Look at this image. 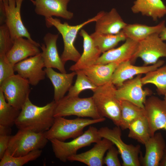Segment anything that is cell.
I'll list each match as a JSON object with an SVG mask.
<instances>
[{"instance_id": "6da1fadb", "label": "cell", "mask_w": 166, "mask_h": 166, "mask_svg": "<svg viewBox=\"0 0 166 166\" xmlns=\"http://www.w3.org/2000/svg\"><path fill=\"white\" fill-rule=\"evenodd\" d=\"M56 105L54 101L42 106L34 104L27 99L21 110L15 124L19 129L44 132L53 125Z\"/></svg>"}, {"instance_id": "7a4b0ae2", "label": "cell", "mask_w": 166, "mask_h": 166, "mask_svg": "<svg viewBox=\"0 0 166 166\" xmlns=\"http://www.w3.org/2000/svg\"><path fill=\"white\" fill-rule=\"evenodd\" d=\"M103 12L104 11H101L93 18L75 26L70 25L66 22L62 23L60 20L52 17L45 18L46 26L48 28L54 26L62 36L64 48L61 58L65 65L69 61L76 62L81 56V55L74 45V42L79 31L87 24L96 22L101 16Z\"/></svg>"}, {"instance_id": "3957f363", "label": "cell", "mask_w": 166, "mask_h": 166, "mask_svg": "<svg viewBox=\"0 0 166 166\" xmlns=\"http://www.w3.org/2000/svg\"><path fill=\"white\" fill-rule=\"evenodd\" d=\"M105 120V117L95 119L78 117L68 119L63 117H56L52 126L44 133L49 140L56 139L64 141L67 139H74L82 135L86 127Z\"/></svg>"}, {"instance_id": "277c9868", "label": "cell", "mask_w": 166, "mask_h": 166, "mask_svg": "<svg viewBox=\"0 0 166 166\" xmlns=\"http://www.w3.org/2000/svg\"><path fill=\"white\" fill-rule=\"evenodd\" d=\"M117 88L111 81L98 87L92 96L98 113L102 117L111 120L120 126L121 109L120 101L116 97Z\"/></svg>"}, {"instance_id": "5b68a950", "label": "cell", "mask_w": 166, "mask_h": 166, "mask_svg": "<svg viewBox=\"0 0 166 166\" xmlns=\"http://www.w3.org/2000/svg\"><path fill=\"white\" fill-rule=\"evenodd\" d=\"M98 119L101 117L96 107L92 97L80 98L68 95L56 102L55 117L70 116Z\"/></svg>"}, {"instance_id": "8992f818", "label": "cell", "mask_w": 166, "mask_h": 166, "mask_svg": "<svg viewBox=\"0 0 166 166\" xmlns=\"http://www.w3.org/2000/svg\"><path fill=\"white\" fill-rule=\"evenodd\" d=\"M102 138L98 133V129L90 126L88 129L80 136L69 142H65L56 139L49 140L56 158L63 162H66L71 156L77 154L80 149L96 143Z\"/></svg>"}, {"instance_id": "52a82bcc", "label": "cell", "mask_w": 166, "mask_h": 166, "mask_svg": "<svg viewBox=\"0 0 166 166\" xmlns=\"http://www.w3.org/2000/svg\"><path fill=\"white\" fill-rule=\"evenodd\" d=\"M48 140L44 132L19 129L15 135L11 136L6 152L14 157L25 155L33 151L43 148Z\"/></svg>"}, {"instance_id": "ba28073f", "label": "cell", "mask_w": 166, "mask_h": 166, "mask_svg": "<svg viewBox=\"0 0 166 166\" xmlns=\"http://www.w3.org/2000/svg\"><path fill=\"white\" fill-rule=\"evenodd\" d=\"M24 0H3L0 1V11L3 20L7 27L11 38L15 39L23 37L35 42L24 25L21 17V9Z\"/></svg>"}, {"instance_id": "9c48e42d", "label": "cell", "mask_w": 166, "mask_h": 166, "mask_svg": "<svg viewBox=\"0 0 166 166\" xmlns=\"http://www.w3.org/2000/svg\"><path fill=\"white\" fill-rule=\"evenodd\" d=\"M121 129L117 126L112 129L104 127L100 128L98 132L102 138L109 140L116 146L122 160V166H141L139 156L141 152L140 145L127 144L124 142L121 137Z\"/></svg>"}, {"instance_id": "30bf717a", "label": "cell", "mask_w": 166, "mask_h": 166, "mask_svg": "<svg viewBox=\"0 0 166 166\" xmlns=\"http://www.w3.org/2000/svg\"><path fill=\"white\" fill-rule=\"evenodd\" d=\"M30 85L27 79L15 74L0 84V90L8 103L21 110L29 98Z\"/></svg>"}, {"instance_id": "8fae6325", "label": "cell", "mask_w": 166, "mask_h": 166, "mask_svg": "<svg viewBox=\"0 0 166 166\" xmlns=\"http://www.w3.org/2000/svg\"><path fill=\"white\" fill-rule=\"evenodd\" d=\"M159 34H153L138 42L132 63L140 58L144 65L156 63L162 57H166V43L160 38Z\"/></svg>"}, {"instance_id": "7c38bea8", "label": "cell", "mask_w": 166, "mask_h": 166, "mask_svg": "<svg viewBox=\"0 0 166 166\" xmlns=\"http://www.w3.org/2000/svg\"><path fill=\"white\" fill-rule=\"evenodd\" d=\"M141 78V74L137 75L125 81L117 88L116 95L117 99L129 102L144 109L147 97L152 94V92L148 89H143Z\"/></svg>"}, {"instance_id": "4fadbf2b", "label": "cell", "mask_w": 166, "mask_h": 166, "mask_svg": "<svg viewBox=\"0 0 166 166\" xmlns=\"http://www.w3.org/2000/svg\"><path fill=\"white\" fill-rule=\"evenodd\" d=\"M44 67L41 52L17 63L14 66V69L17 74L27 79L30 85L35 86L45 78L46 74L43 69Z\"/></svg>"}, {"instance_id": "5bb4252c", "label": "cell", "mask_w": 166, "mask_h": 166, "mask_svg": "<svg viewBox=\"0 0 166 166\" xmlns=\"http://www.w3.org/2000/svg\"><path fill=\"white\" fill-rule=\"evenodd\" d=\"M144 109L151 136L159 130L166 131V103L164 100L151 96L147 98Z\"/></svg>"}, {"instance_id": "9a60e30c", "label": "cell", "mask_w": 166, "mask_h": 166, "mask_svg": "<svg viewBox=\"0 0 166 166\" xmlns=\"http://www.w3.org/2000/svg\"><path fill=\"white\" fill-rule=\"evenodd\" d=\"M165 61L159 60L156 63L148 65H134L130 61L122 62L117 66L112 75L111 82L119 87L125 81L133 78L136 75L146 74L162 66Z\"/></svg>"}, {"instance_id": "2e32d148", "label": "cell", "mask_w": 166, "mask_h": 166, "mask_svg": "<svg viewBox=\"0 0 166 166\" xmlns=\"http://www.w3.org/2000/svg\"><path fill=\"white\" fill-rule=\"evenodd\" d=\"M138 42L127 38L120 46L102 53L95 64H105L111 63L119 64L128 61H130L132 63Z\"/></svg>"}, {"instance_id": "e0dca14e", "label": "cell", "mask_w": 166, "mask_h": 166, "mask_svg": "<svg viewBox=\"0 0 166 166\" xmlns=\"http://www.w3.org/2000/svg\"><path fill=\"white\" fill-rule=\"evenodd\" d=\"M59 34L48 33L43 38L44 44H42L40 47L45 67L55 68L60 72L66 73L65 64L62 62L58 53L57 42Z\"/></svg>"}, {"instance_id": "ac0fdd59", "label": "cell", "mask_w": 166, "mask_h": 166, "mask_svg": "<svg viewBox=\"0 0 166 166\" xmlns=\"http://www.w3.org/2000/svg\"><path fill=\"white\" fill-rule=\"evenodd\" d=\"M166 142L161 132L155 133L144 144L145 154H140L141 166H158L162 157Z\"/></svg>"}, {"instance_id": "d6986e66", "label": "cell", "mask_w": 166, "mask_h": 166, "mask_svg": "<svg viewBox=\"0 0 166 166\" xmlns=\"http://www.w3.org/2000/svg\"><path fill=\"white\" fill-rule=\"evenodd\" d=\"M113 145L109 140L103 138L90 149L72 156L68 158V161L81 162L88 166H103L105 153Z\"/></svg>"}, {"instance_id": "ffe728a7", "label": "cell", "mask_w": 166, "mask_h": 166, "mask_svg": "<svg viewBox=\"0 0 166 166\" xmlns=\"http://www.w3.org/2000/svg\"><path fill=\"white\" fill-rule=\"evenodd\" d=\"M70 0H35L36 13L45 17V18L55 16L67 20L72 19L73 13L67 9V5Z\"/></svg>"}, {"instance_id": "44dd1931", "label": "cell", "mask_w": 166, "mask_h": 166, "mask_svg": "<svg viewBox=\"0 0 166 166\" xmlns=\"http://www.w3.org/2000/svg\"><path fill=\"white\" fill-rule=\"evenodd\" d=\"M25 38L20 37L14 39L11 48L6 54L8 60L13 66L29 57L41 53L38 48L40 45L38 43Z\"/></svg>"}, {"instance_id": "7402d4cb", "label": "cell", "mask_w": 166, "mask_h": 166, "mask_svg": "<svg viewBox=\"0 0 166 166\" xmlns=\"http://www.w3.org/2000/svg\"><path fill=\"white\" fill-rule=\"evenodd\" d=\"M79 34L83 38V51L77 61L70 67L69 70L72 71L81 70L94 64L101 53L85 30H81Z\"/></svg>"}, {"instance_id": "603a6c76", "label": "cell", "mask_w": 166, "mask_h": 166, "mask_svg": "<svg viewBox=\"0 0 166 166\" xmlns=\"http://www.w3.org/2000/svg\"><path fill=\"white\" fill-rule=\"evenodd\" d=\"M96 22L95 32L109 34H118L127 24L115 8L108 12L104 11Z\"/></svg>"}, {"instance_id": "cb8c5ba5", "label": "cell", "mask_w": 166, "mask_h": 166, "mask_svg": "<svg viewBox=\"0 0 166 166\" xmlns=\"http://www.w3.org/2000/svg\"><path fill=\"white\" fill-rule=\"evenodd\" d=\"M44 70L53 86L54 100L57 102L63 97L65 93L69 91L72 86L76 73L73 71L69 73H59L51 68H46Z\"/></svg>"}, {"instance_id": "d4e9b609", "label": "cell", "mask_w": 166, "mask_h": 166, "mask_svg": "<svg viewBox=\"0 0 166 166\" xmlns=\"http://www.w3.org/2000/svg\"><path fill=\"white\" fill-rule=\"evenodd\" d=\"M131 10L133 13H140L154 21L166 14V6L161 0H136Z\"/></svg>"}, {"instance_id": "484cf974", "label": "cell", "mask_w": 166, "mask_h": 166, "mask_svg": "<svg viewBox=\"0 0 166 166\" xmlns=\"http://www.w3.org/2000/svg\"><path fill=\"white\" fill-rule=\"evenodd\" d=\"M119 64H94L81 70L97 86L111 81L115 69Z\"/></svg>"}, {"instance_id": "4316f807", "label": "cell", "mask_w": 166, "mask_h": 166, "mask_svg": "<svg viewBox=\"0 0 166 166\" xmlns=\"http://www.w3.org/2000/svg\"><path fill=\"white\" fill-rule=\"evenodd\" d=\"M165 26V21L154 26L138 23L127 24L122 31L127 38L139 42L153 34H160Z\"/></svg>"}, {"instance_id": "83f0119b", "label": "cell", "mask_w": 166, "mask_h": 166, "mask_svg": "<svg viewBox=\"0 0 166 166\" xmlns=\"http://www.w3.org/2000/svg\"><path fill=\"white\" fill-rule=\"evenodd\" d=\"M96 46L101 53L112 49L120 42L125 40L126 37L122 30L116 34H109L96 32L90 35Z\"/></svg>"}, {"instance_id": "f1b7e54d", "label": "cell", "mask_w": 166, "mask_h": 166, "mask_svg": "<svg viewBox=\"0 0 166 166\" xmlns=\"http://www.w3.org/2000/svg\"><path fill=\"white\" fill-rule=\"evenodd\" d=\"M128 129V137L144 145L151 136L149 124L145 115L135 120Z\"/></svg>"}, {"instance_id": "f546056e", "label": "cell", "mask_w": 166, "mask_h": 166, "mask_svg": "<svg viewBox=\"0 0 166 166\" xmlns=\"http://www.w3.org/2000/svg\"><path fill=\"white\" fill-rule=\"evenodd\" d=\"M120 102L121 120L120 127L121 129H128L133 121L145 115L144 109L127 101H120Z\"/></svg>"}, {"instance_id": "4dcf8cb0", "label": "cell", "mask_w": 166, "mask_h": 166, "mask_svg": "<svg viewBox=\"0 0 166 166\" xmlns=\"http://www.w3.org/2000/svg\"><path fill=\"white\" fill-rule=\"evenodd\" d=\"M162 66L146 73L142 77L141 81L143 85L153 84L156 88L157 93L164 95L166 93V65Z\"/></svg>"}, {"instance_id": "1f68e13d", "label": "cell", "mask_w": 166, "mask_h": 166, "mask_svg": "<svg viewBox=\"0 0 166 166\" xmlns=\"http://www.w3.org/2000/svg\"><path fill=\"white\" fill-rule=\"evenodd\" d=\"M20 111L7 102L0 90V125L11 127L15 124Z\"/></svg>"}, {"instance_id": "d6a6232c", "label": "cell", "mask_w": 166, "mask_h": 166, "mask_svg": "<svg viewBox=\"0 0 166 166\" xmlns=\"http://www.w3.org/2000/svg\"><path fill=\"white\" fill-rule=\"evenodd\" d=\"M42 151H33L25 155L14 157L6 152L1 159L0 166H22L28 162L36 160L41 155Z\"/></svg>"}, {"instance_id": "836d02e7", "label": "cell", "mask_w": 166, "mask_h": 166, "mask_svg": "<svg viewBox=\"0 0 166 166\" xmlns=\"http://www.w3.org/2000/svg\"><path fill=\"white\" fill-rule=\"evenodd\" d=\"M77 78L75 84L72 85L67 95L72 97H78L82 91L87 89L94 92L98 87L81 70L75 71Z\"/></svg>"}, {"instance_id": "e575fe53", "label": "cell", "mask_w": 166, "mask_h": 166, "mask_svg": "<svg viewBox=\"0 0 166 166\" xmlns=\"http://www.w3.org/2000/svg\"><path fill=\"white\" fill-rule=\"evenodd\" d=\"M13 40L9 30L5 24L0 26V54H6L11 48Z\"/></svg>"}, {"instance_id": "d590c367", "label": "cell", "mask_w": 166, "mask_h": 166, "mask_svg": "<svg viewBox=\"0 0 166 166\" xmlns=\"http://www.w3.org/2000/svg\"><path fill=\"white\" fill-rule=\"evenodd\" d=\"M14 66L8 61L6 54H0V84L15 74Z\"/></svg>"}, {"instance_id": "8d00e7d4", "label": "cell", "mask_w": 166, "mask_h": 166, "mask_svg": "<svg viewBox=\"0 0 166 166\" xmlns=\"http://www.w3.org/2000/svg\"><path fill=\"white\" fill-rule=\"evenodd\" d=\"M119 154L117 149L113 145L108 150L106 156L104 157V164L107 166H121L118 157Z\"/></svg>"}, {"instance_id": "74e56055", "label": "cell", "mask_w": 166, "mask_h": 166, "mask_svg": "<svg viewBox=\"0 0 166 166\" xmlns=\"http://www.w3.org/2000/svg\"><path fill=\"white\" fill-rule=\"evenodd\" d=\"M11 136L10 135H0V159L4 155L8 146Z\"/></svg>"}, {"instance_id": "f35d334b", "label": "cell", "mask_w": 166, "mask_h": 166, "mask_svg": "<svg viewBox=\"0 0 166 166\" xmlns=\"http://www.w3.org/2000/svg\"><path fill=\"white\" fill-rule=\"evenodd\" d=\"M11 132V127L0 125V135H10Z\"/></svg>"}, {"instance_id": "ab89813d", "label": "cell", "mask_w": 166, "mask_h": 166, "mask_svg": "<svg viewBox=\"0 0 166 166\" xmlns=\"http://www.w3.org/2000/svg\"><path fill=\"white\" fill-rule=\"evenodd\" d=\"M159 166H166V144L162 157Z\"/></svg>"}, {"instance_id": "60d3db41", "label": "cell", "mask_w": 166, "mask_h": 166, "mask_svg": "<svg viewBox=\"0 0 166 166\" xmlns=\"http://www.w3.org/2000/svg\"><path fill=\"white\" fill-rule=\"evenodd\" d=\"M159 36L161 39L163 41L166 40V26L164 28L160 33Z\"/></svg>"}, {"instance_id": "b9f144b4", "label": "cell", "mask_w": 166, "mask_h": 166, "mask_svg": "<svg viewBox=\"0 0 166 166\" xmlns=\"http://www.w3.org/2000/svg\"><path fill=\"white\" fill-rule=\"evenodd\" d=\"M164 100L165 101V102L166 103V93L164 95Z\"/></svg>"}, {"instance_id": "7bdbcfd3", "label": "cell", "mask_w": 166, "mask_h": 166, "mask_svg": "<svg viewBox=\"0 0 166 166\" xmlns=\"http://www.w3.org/2000/svg\"><path fill=\"white\" fill-rule=\"evenodd\" d=\"M3 0H0V1H2ZM30 1H31L32 3H33L34 4V0H30Z\"/></svg>"}]
</instances>
